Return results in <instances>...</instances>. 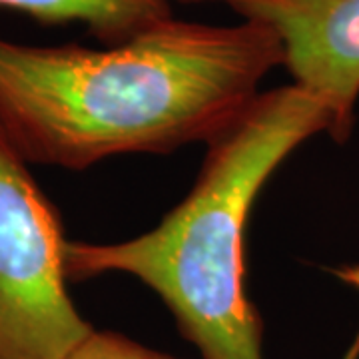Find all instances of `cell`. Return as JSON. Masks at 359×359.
Listing matches in <instances>:
<instances>
[{
    "label": "cell",
    "instance_id": "obj_1",
    "mask_svg": "<svg viewBox=\"0 0 359 359\" xmlns=\"http://www.w3.org/2000/svg\"><path fill=\"white\" fill-rule=\"evenodd\" d=\"M283 66L257 22L168 18L106 48L0 39V132L26 164L84 170L120 154H168L230 130Z\"/></svg>",
    "mask_w": 359,
    "mask_h": 359
},
{
    "label": "cell",
    "instance_id": "obj_2",
    "mask_svg": "<svg viewBox=\"0 0 359 359\" xmlns=\"http://www.w3.org/2000/svg\"><path fill=\"white\" fill-rule=\"evenodd\" d=\"M332 132V114L297 84L257 94L208 144L190 194L154 230L116 244L66 242L68 282L120 271L172 311L202 359H264L262 320L245 295L244 230L264 184L299 144Z\"/></svg>",
    "mask_w": 359,
    "mask_h": 359
},
{
    "label": "cell",
    "instance_id": "obj_3",
    "mask_svg": "<svg viewBox=\"0 0 359 359\" xmlns=\"http://www.w3.org/2000/svg\"><path fill=\"white\" fill-rule=\"evenodd\" d=\"M50 200L0 132V359H68L94 327L66 287Z\"/></svg>",
    "mask_w": 359,
    "mask_h": 359
},
{
    "label": "cell",
    "instance_id": "obj_4",
    "mask_svg": "<svg viewBox=\"0 0 359 359\" xmlns=\"http://www.w3.org/2000/svg\"><path fill=\"white\" fill-rule=\"evenodd\" d=\"M0 8L42 25L82 22L106 46L124 44L174 16L172 0H0Z\"/></svg>",
    "mask_w": 359,
    "mask_h": 359
},
{
    "label": "cell",
    "instance_id": "obj_5",
    "mask_svg": "<svg viewBox=\"0 0 359 359\" xmlns=\"http://www.w3.org/2000/svg\"><path fill=\"white\" fill-rule=\"evenodd\" d=\"M68 359H176L162 351H154L142 346L134 339L114 332H98L92 334L70 353Z\"/></svg>",
    "mask_w": 359,
    "mask_h": 359
}]
</instances>
